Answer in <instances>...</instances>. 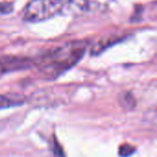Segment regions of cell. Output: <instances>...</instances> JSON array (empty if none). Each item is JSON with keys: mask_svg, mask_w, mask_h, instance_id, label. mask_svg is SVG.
Wrapping results in <instances>:
<instances>
[{"mask_svg": "<svg viewBox=\"0 0 157 157\" xmlns=\"http://www.w3.org/2000/svg\"><path fill=\"white\" fill-rule=\"evenodd\" d=\"M86 48L85 41H76L51 50L40 61L42 73L50 78L61 75L81 60Z\"/></svg>", "mask_w": 157, "mask_h": 157, "instance_id": "obj_1", "label": "cell"}, {"mask_svg": "<svg viewBox=\"0 0 157 157\" xmlns=\"http://www.w3.org/2000/svg\"><path fill=\"white\" fill-rule=\"evenodd\" d=\"M63 0H31L23 10L28 22H40L62 14Z\"/></svg>", "mask_w": 157, "mask_h": 157, "instance_id": "obj_2", "label": "cell"}, {"mask_svg": "<svg viewBox=\"0 0 157 157\" xmlns=\"http://www.w3.org/2000/svg\"><path fill=\"white\" fill-rule=\"evenodd\" d=\"M33 65V60L27 57L15 56H6L0 57V76L12 71L29 68Z\"/></svg>", "mask_w": 157, "mask_h": 157, "instance_id": "obj_3", "label": "cell"}, {"mask_svg": "<svg viewBox=\"0 0 157 157\" xmlns=\"http://www.w3.org/2000/svg\"><path fill=\"white\" fill-rule=\"evenodd\" d=\"M94 5L90 0H63L62 14L66 15H82L89 12Z\"/></svg>", "mask_w": 157, "mask_h": 157, "instance_id": "obj_4", "label": "cell"}, {"mask_svg": "<svg viewBox=\"0 0 157 157\" xmlns=\"http://www.w3.org/2000/svg\"><path fill=\"white\" fill-rule=\"evenodd\" d=\"M24 99L22 96L19 95H4L0 94V109L10 108L16 105H21L23 103Z\"/></svg>", "mask_w": 157, "mask_h": 157, "instance_id": "obj_5", "label": "cell"}, {"mask_svg": "<svg viewBox=\"0 0 157 157\" xmlns=\"http://www.w3.org/2000/svg\"><path fill=\"white\" fill-rule=\"evenodd\" d=\"M119 101L121 105L126 109H132L135 106V99L129 93H124L120 95Z\"/></svg>", "mask_w": 157, "mask_h": 157, "instance_id": "obj_6", "label": "cell"}, {"mask_svg": "<svg viewBox=\"0 0 157 157\" xmlns=\"http://www.w3.org/2000/svg\"><path fill=\"white\" fill-rule=\"evenodd\" d=\"M113 41L114 39L113 38H105L100 42H98L97 44H95L93 48H92V54L94 55H97V54H100L102 51H104L107 46H109L110 44H113Z\"/></svg>", "mask_w": 157, "mask_h": 157, "instance_id": "obj_7", "label": "cell"}, {"mask_svg": "<svg viewBox=\"0 0 157 157\" xmlns=\"http://www.w3.org/2000/svg\"><path fill=\"white\" fill-rule=\"evenodd\" d=\"M134 151H135V148L133 146H131L130 144L125 143L119 147L118 153L121 157H128V156H130L132 153H134Z\"/></svg>", "mask_w": 157, "mask_h": 157, "instance_id": "obj_8", "label": "cell"}, {"mask_svg": "<svg viewBox=\"0 0 157 157\" xmlns=\"http://www.w3.org/2000/svg\"><path fill=\"white\" fill-rule=\"evenodd\" d=\"M146 118L150 122L157 125V104L152 105L146 113Z\"/></svg>", "mask_w": 157, "mask_h": 157, "instance_id": "obj_9", "label": "cell"}, {"mask_svg": "<svg viewBox=\"0 0 157 157\" xmlns=\"http://www.w3.org/2000/svg\"><path fill=\"white\" fill-rule=\"evenodd\" d=\"M13 10V7L11 4L8 3H0V13L2 14H8L10 13Z\"/></svg>", "mask_w": 157, "mask_h": 157, "instance_id": "obj_10", "label": "cell"}]
</instances>
